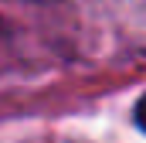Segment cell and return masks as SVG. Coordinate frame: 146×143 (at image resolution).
Masks as SVG:
<instances>
[{"label": "cell", "instance_id": "1", "mask_svg": "<svg viewBox=\"0 0 146 143\" xmlns=\"http://www.w3.org/2000/svg\"><path fill=\"white\" fill-rule=\"evenodd\" d=\"M136 126H139V130L146 133V96L139 99V102H136Z\"/></svg>", "mask_w": 146, "mask_h": 143}]
</instances>
